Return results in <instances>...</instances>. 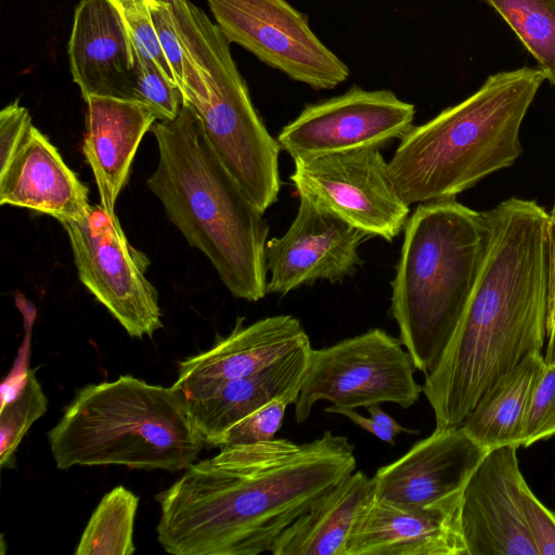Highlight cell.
<instances>
[{
  "label": "cell",
  "mask_w": 555,
  "mask_h": 555,
  "mask_svg": "<svg viewBox=\"0 0 555 555\" xmlns=\"http://www.w3.org/2000/svg\"><path fill=\"white\" fill-rule=\"evenodd\" d=\"M324 411L347 417L362 429L390 446L395 444L396 437L402 433L409 435H418L420 433L416 429L403 427L387 412L382 410L379 404L366 406V411L370 414L369 417L358 413L354 409H340L333 405L325 408Z\"/></svg>",
  "instance_id": "cell-33"
},
{
  "label": "cell",
  "mask_w": 555,
  "mask_h": 555,
  "mask_svg": "<svg viewBox=\"0 0 555 555\" xmlns=\"http://www.w3.org/2000/svg\"><path fill=\"white\" fill-rule=\"evenodd\" d=\"M175 27L205 79L204 100L191 105L221 163L264 212L278 201L280 144L258 115L230 42L190 0H168Z\"/></svg>",
  "instance_id": "cell-7"
},
{
  "label": "cell",
  "mask_w": 555,
  "mask_h": 555,
  "mask_svg": "<svg viewBox=\"0 0 555 555\" xmlns=\"http://www.w3.org/2000/svg\"><path fill=\"white\" fill-rule=\"evenodd\" d=\"M48 399L34 371L13 399L2 404L0 414V465L11 467L14 454L33 424L47 412Z\"/></svg>",
  "instance_id": "cell-27"
},
{
  "label": "cell",
  "mask_w": 555,
  "mask_h": 555,
  "mask_svg": "<svg viewBox=\"0 0 555 555\" xmlns=\"http://www.w3.org/2000/svg\"><path fill=\"white\" fill-rule=\"evenodd\" d=\"M82 151L100 196V205L115 215L116 201L130 173L144 134L158 120L145 104L113 96L90 95Z\"/></svg>",
  "instance_id": "cell-20"
},
{
  "label": "cell",
  "mask_w": 555,
  "mask_h": 555,
  "mask_svg": "<svg viewBox=\"0 0 555 555\" xmlns=\"http://www.w3.org/2000/svg\"><path fill=\"white\" fill-rule=\"evenodd\" d=\"M154 28L182 96V104L191 105L205 99L207 87L198 67L179 36L169 4L147 1Z\"/></svg>",
  "instance_id": "cell-26"
},
{
  "label": "cell",
  "mask_w": 555,
  "mask_h": 555,
  "mask_svg": "<svg viewBox=\"0 0 555 555\" xmlns=\"http://www.w3.org/2000/svg\"><path fill=\"white\" fill-rule=\"evenodd\" d=\"M545 76L538 67L490 75L464 101L412 126L388 162L389 180L408 205L455 198L522 152L519 131Z\"/></svg>",
  "instance_id": "cell-4"
},
{
  "label": "cell",
  "mask_w": 555,
  "mask_h": 555,
  "mask_svg": "<svg viewBox=\"0 0 555 555\" xmlns=\"http://www.w3.org/2000/svg\"><path fill=\"white\" fill-rule=\"evenodd\" d=\"M0 205L29 208L60 222L79 220L91 207L88 188L34 125L0 170Z\"/></svg>",
  "instance_id": "cell-19"
},
{
  "label": "cell",
  "mask_w": 555,
  "mask_h": 555,
  "mask_svg": "<svg viewBox=\"0 0 555 555\" xmlns=\"http://www.w3.org/2000/svg\"><path fill=\"white\" fill-rule=\"evenodd\" d=\"M380 147L370 146L294 159L298 196L327 209L369 237L391 242L410 214L388 176Z\"/></svg>",
  "instance_id": "cell-11"
},
{
  "label": "cell",
  "mask_w": 555,
  "mask_h": 555,
  "mask_svg": "<svg viewBox=\"0 0 555 555\" xmlns=\"http://www.w3.org/2000/svg\"><path fill=\"white\" fill-rule=\"evenodd\" d=\"M374 494V483L356 470L317 499L278 538L273 555H346L352 528Z\"/></svg>",
  "instance_id": "cell-22"
},
{
  "label": "cell",
  "mask_w": 555,
  "mask_h": 555,
  "mask_svg": "<svg viewBox=\"0 0 555 555\" xmlns=\"http://www.w3.org/2000/svg\"><path fill=\"white\" fill-rule=\"evenodd\" d=\"M237 319L232 332L206 351L182 360L175 387L198 398L215 387L257 373L310 343L300 321L289 314L260 319L249 325Z\"/></svg>",
  "instance_id": "cell-16"
},
{
  "label": "cell",
  "mask_w": 555,
  "mask_h": 555,
  "mask_svg": "<svg viewBox=\"0 0 555 555\" xmlns=\"http://www.w3.org/2000/svg\"><path fill=\"white\" fill-rule=\"evenodd\" d=\"M489 450L460 426L435 428L372 477L375 495L420 511L462 508L465 487Z\"/></svg>",
  "instance_id": "cell-13"
},
{
  "label": "cell",
  "mask_w": 555,
  "mask_h": 555,
  "mask_svg": "<svg viewBox=\"0 0 555 555\" xmlns=\"http://www.w3.org/2000/svg\"><path fill=\"white\" fill-rule=\"evenodd\" d=\"M230 43L291 79L315 90L345 81L348 66L312 31L308 17L286 0H207Z\"/></svg>",
  "instance_id": "cell-10"
},
{
  "label": "cell",
  "mask_w": 555,
  "mask_h": 555,
  "mask_svg": "<svg viewBox=\"0 0 555 555\" xmlns=\"http://www.w3.org/2000/svg\"><path fill=\"white\" fill-rule=\"evenodd\" d=\"M517 449L489 450L465 487L461 520L467 555H538L520 502Z\"/></svg>",
  "instance_id": "cell-15"
},
{
  "label": "cell",
  "mask_w": 555,
  "mask_h": 555,
  "mask_svg": "<svg viewBox=\"0 0 555 555\" xmlns=\"http://www.w3.org/2000/svg\"><path fill=\"white\" fill-rule=\"evenodd\" d=\"M354 446L326 430L220 448L156 494L157 541L173 555H258L323 493L354 472Z\"/></svg>",
  "instance_id": "cell-1"
},
{
  "label": "cell",
  "mask_w": 555,
  "mask_h": 555,
  "mask_svg": "<svg viewBox=\"0 0 555 555\" xmlns=\"http://www.w3.org/2000/svg\"><path fill=\"white\" fill-rule=\"evenodd\" d=\"M550 269L555 271V232L550 229Z\"/></svg>",
  "instance_id": "cell-36"
},
{
  "label": "cell",
  "mask_w": 555,
  "mask_h": 555,
  "mask_svg": "<svg viewBox=\"0 0 555 555\" xmlns=\"http://www.w3.org/2000/svg\"><path fill=\"white\" fill-rule=\"evenodd\" d=\"M158 165L146 181L186 242L211 262L238 299L267 294L269 224L215 153L194 111L182 104L173 119L151 129Z\"/></svg>",
  "instance_id": "cell-3"
},
{
  "label": "cell",
  "mask_w": 555,
  "mask_h": 555,
  "mask_svg": "<svg viewBox=\"0 0 555 555\" xmlns=\"http://www.w3.org/2000/svg\"><path fill=\"white\" fill-rule=\"evenodd\" d=\"M520 502L538 555H555V513L534 495L525 479L520 483Z\"/></svg>",
  "instance_id": "cell-32"
},
{
  "label": "cell",
  "mask_w": 555,
  "mask_h": 555,
  "mask_svg": "<svg viewBox=\"0 0 555 555\" xmlns=\"http://www.w3.org/2000/svg\"><path fill=\"white\" fill-rule=\"evenodd\" d=\"M139 496L116 486L99 502L76 546L75 555H131Z\"/></svg>",
  "instance_id": "cell-24"
},
{
  "label": "cell",
  "mask_w": 555,
  "mask_h": 555,
  "mask_svg": "<svg viewBox=\"0 0 555 555\" xmlns=\"http://www.w3.org/2000/svg\"><path fill=\"white\" fill-rule=\"evenodd\" d=\"M543 362L542 353L529 354L501 377L462 422L465 433L488 450L519 448L529 397Z\"/></svg>",
  "instance_id": "cell-23"
},
{
  "label": "cell",
  "mask_w": 555,
  "mask_h": 555,
  "mask_svg": "<svg viewBox=\"0 0 555 555\" xmlns=\"http://www.w3.org/2000/svg\"><path fill=\"white\" fill-rule=\"evenodd\" d=\"M133 100L151 108L158 120L173 119L182 106V96L175 82L135 47Z\"/></svg>",
  "instance_id": "cell-28"
},
{
  "label": "cell",
  "mask_w": 555,
  "mask_h": 555,
  "mask_svg": "<svg viewBox=\"0 0 555 555\" xmlns=\"http://www.w3.org/2000/svg\"><path fill=\"white\" fill-rule=\"evenodd\" d=\"M311 343L248 376L228 380L198 398H186L192 421L206 446L273 399L295 403L308 365Z\"/></svg>",
  "instance_id": "cell-21"
},
{
  "label": "cell",
  "mask_w": 555,
  "mask_h": 555,
  "mask_svg": "<svg viewBox=\"0 0 555 555\" xmlns=\"http://www.w3.org/2000/svg\"><path fill=\"white\" fill-rule=\"evenodd\" d=\"M33 125L26 107L18 100L0 112V170L4 169L18 149L28 128Z\"/></svg>",
  "instance_id": "cell-34"
},
{
  "label": "cell",
  "mask_w": 555,
  "mask_h": 555,
  "mask_svg": "<svg viewBox=\"0 0 555 555\" xmlns=\"http://www.w3.org/2000/svg\"><path fill=\"white\" fill-rule=\"evenodd\" d=\"M546 338V350L543 360L544 363L555 366V271L551 269Z\"/></svg>",
  "instance_id": "cell-35"
},
{
  "label": "cell",
  "mask_w": 555,
  "mask_h": 555,
  "mask_svg": "<svg viewBox=\"0 0 555 555\" xmlns=\"http://www.w3.org/2000/svg\"><path fill=\"white\" fill-rule=\"evenodd\" d=\"M488 248L462 318L423 392L436 427L460 426L479 399L546 339L550 214L508 198L485 211Z\"/></svg>",
  "instance_id": "cell-2"
},
{
  "label": "cell",
  "mask_w": 555,
  "mask_h": 555,
  "mask_svg": "<svg viewBox=\"0 0 555 555\" xmlns=\"http://www.w3.org/2000/svg\"><path fill=\"white\" fill-rule=\"evenodd\" d=\"M69 68L81 95L133 100L134 44L108 0H80L68 41Z\"/></svg>",
  "instance_id": "cell-17"
},
{
  "label": "cell",
  "mask_w": 555,
  "mask_h": 555,
  "mask_svg": "<svg viewBox=\"0 0 555 555\" xmlns=\"http://www.w3.org/2000/svg\"><path fill=\"white\" fill-rule=\"evenodd\" d=\"M555 436V366L543 362L534 380L524 420L520 447Z\"/></svg>",
  "instance_id": "cell-29"
},
{
  "label": "cell",
  "mask_w": 555,
  "mask_h": 555,
  "mask_svg": "<svg viewBox=\"0 0 555 555\" xmlns=\"http://www.w3.org/2000/svg\"><path fill=\"white\" fill-rule=\"evenodd\" d=\"M147 1H153V2H158V3H165V4H168V0H147Z\"/></svg>",
  "instance_id": "cell-38"
},
{
  "label": "cell",
  "mask_w": 555,
  "mask_h": 555,
  "mask_svg": "<svg viewBox=\"0 0 555 555\" xmlns=\"http://www.w3.org/2000/svg\"><path fill=\"white\" fill-rule=\"evenodd\" d=\"M117 11L134 47L171 80L172 72L162 51L147 0H108ZM176 85V83H175Z\"/></svg>",
  "instance_id": "cell-30"
},
{
  "label": "cell",
  "mask_w": 555,
  "mask_h": 555,
  "mask_svg": "<svg viewBox=\"0 0 555 555\" xmlns=\"http://www.w3.org/2000/svg\"><path fill=\"white\" fill-rule=\"evenodd\" d=\"M288 404H292L291 401L284 398L271 400L227 430L217 442L216 448L274 439L275 434L282 427Z\"/></svg>",
  "instance_id": "cell-31"
},
{
  "label": "cell",
  "mask_w": 555,
  "mask_h": 555,
  "mask_svg": "<svg viewBox=\"0 0 555 555\" xmlns=\"http://www.w3.org/2000/svg\"><path fill=\"white\" fill-rule=\"evenodd\" d=\"M366 237L346 220L299 196L287 231L266 245L268 294L285 296L317 281L343 282L362 264L359 247Z\"/></svg>",
  "instance_id": "cell-14"
},
{
  "label": "cell",
  "mask_w": 555,
  "mask_h": 555,
  "mask_svg": "<svg viewBox=\"0 0 555 555\" xmlns=\"http://www.w3.org/2000/svg\"><path fill=\"white\" fill-rule=\"evenodd\" d=\"M415 107L391 90L353 86L345 93L307 104L276 140L292 158L380 147L413 126Z\"/></svg>",
  "instance_id": "cell-12"
},
{
  "label": "cell",
  "mask_w": 555,
  "mask_h": 555,
  "mask_svg": "<svg viewBox=\"0 0 555 555\" xmlns=\"http://www.w3.org/2000/svg\"><path fill=\"white\" fill-rule=\"evenodd\" d=\"M48 440L59 469L122 465L176 473L206 446L183 391L132 375L80 388Z\"/></svg>",
  "instance_id": "cell-6"
},
{
  "label": "cell",
  "mask_w": 555,
  "mask_h": 555,
  "mask_svg": "<svg viewBox=\"0 0 555 555\" xmlns=\"http://www.w3.org/2000/svg\"><path fill=\"white\" fill-rule=\"evenodd\" d=\"M461 511L410 509L374 493L352 528L346 555H467Z\"/></svg>",
  "instance_id": "cell-18"
},
{
  "label": "cell",
  "mask_w": 555,
  "mask_h": 555,
  "mask_svg": "<svg viewBox=\"0 0 555 555\" xmlns=\"http://www.w3.org/2000/svg\"><path fill=\"white\" fill-rule=\"evenodd\" d=\"M508 24L555 86V0H483Z\"/></svg>",
  "instance_id": "cell-25"
},
{
  "label": "cell",
  "mask_w": 555,
  "mask_h": 555,
  "mask_svg": "<svg viewBox=\"0 0 555 555\" xmlns=\"http://www.w3.org/2000/svg\"><path fill=\"white\" fill-rule=\"evenodd\" d=\"M390 315L415 369L439 362L472 295L488 248L485 211L455 198L418 204L404 225Z\"/></svg>",
  "instance_id": "cell-5"
},
{
  "label": "cell",
  "mask_w": 555,
  "mask_h": 555,
  "mask_svg": "<svg viewBox=\"0 0 555 555\" xmlns=\"http://www.w3.org/2000/svg\"><path fill=\"white\" fill-rule=\"evenodd\" d=\"M60 223L82 285L129 336L152 337L163 322L157 291L145 276L150 261L129 243L117 216L99 204L83 218Z\"/></svg>",
  "instance_id": "cell-9"
},
{
  "label": "cell",
  "mask_w": 555,
  "mask_h": 555,
  "mask_svg": "<svg viewBox=\"0 0 555 555\" xmlns=\"http://www.w3.org/2000/svg\"><path fill=\"white\" fill-rule=\"evenodd\" d=\"M550 229L555 232V203H554V206L552 208V211L550 214Z\"/></svg>",
  "instance_id": "cell-37"
},
{
  "label": "cell",
  "mask_w": 555,
  "mask_h": 555,
  "mask_svg": "<svg viewBox=\"0 0 555 555\" xmlns=\"http://www.w3.org/2000/svg\"><path fill=\"white\" fill-rule=\"evenodd\" d=\"M382 328H371L330 347L311 349L295 404V420L304 423L319 401L335 408H366L383 402L408 409L423 386L415 377L409 352Z\"/></svg>",
  "instance_id": "cell-8"
}]
</instances>
